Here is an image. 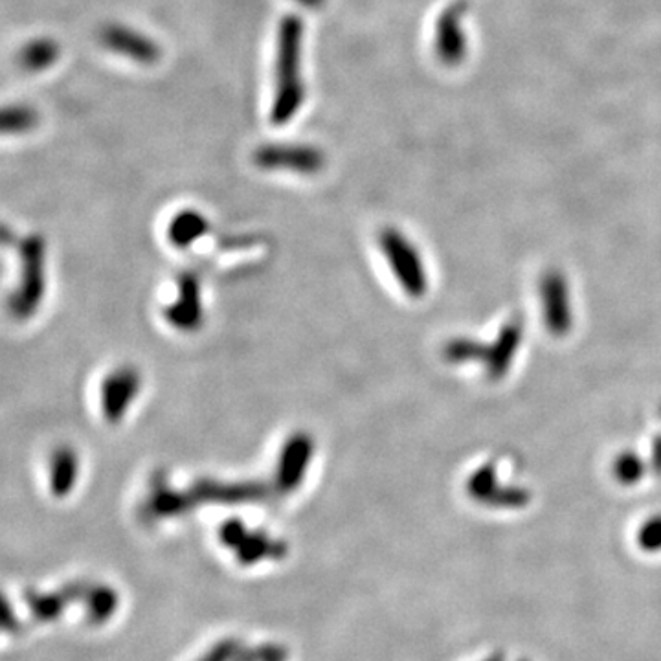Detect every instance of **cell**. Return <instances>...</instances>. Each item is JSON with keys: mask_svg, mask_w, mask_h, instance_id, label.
I'll return each mask as SVG.
<instances>
[{"mask_svg": "<svg viewBox=\"0 0 661 661\" xmlns=\"http://www.w3.org/2000/svg\"><path fill=\"white\" fill-rule=\"evenodd\" d=\"M219 538L226 548L236 553V559L243 566H252L265 559H281L287 553V546L270 538L263 531H250L241 520H228L219 527Z\"/></svg>", "mask_w": 661, "mask_h": 661, "instance_id": "obj_4", "label": "cell"}, {"mask_svg": "<svg viewBox=\"0 0 661 661\" xmlns=\"http://www.w3.org/2000/svg\"><path fill=\"white\" fill-rule=\"evenodd\" d=\"M237 652H239L237 641L225 639V641H219L217 645H213L212 649L208 650L199 661H234Z\"/></svg>", "mask_w": 661, "mask_h": 661, "instance_id": "obj_25", "label": "cell"}, {"mask_svg": "<svg viewBox=\"0 0 661 661\" xmlns=\"http://www.w3.org/2000/svg\"><path fill=\"white\" fill-rule=\"evenodd\" d=\"M296 2L302 4L305 8H311V10H318L325 4V0H296Z\"/></svg>", "mask_w": 661, "mask_h": 661, "instance_id": "obj_28", "label": "cell"}, {"mask_svg": "<svg viewBox=\"0 0 661 661\" xmlns=\"http://www.w3.org/2000/svg\"><path fill=\"white\" fill-rule=\"evenodd\" d=\"M487 346L469 338H456L447 344L445 359L452 364H465V362H485Z\"/></svg>", "mask_w": 661, "mask_h": 661, "instance_id": "obj_22", "label": "cell"}, {"mask_svg": "<svg viewBox=\"0 0 661 661\" xmlns=\"http://www.w3.org/2000/svg\"><path fill=\"white\" fill-rule=\"evenodd\" d=\"M87 583L65 584L56 592H39L30 588L24 592V601L30 608L35 621L39 623H52L63 616L72 601H81L85 594Z\"/></svg>", "mask_w": 661, "mask_h": 661, "instance_id": "obj_14", "label": "cell"}, {"mask_svg": "<svg viewBox=\"0 0 661 661\" xmlns=\"http://www.w3.org/2000/svg\"><path fill=\"white\" fill-rule=\"evenodd\" d=\"M208 219L195 210H184L173 217L168 228L171 245L177 248H188L195 245L204 234H208Z\"/></svg>", "mask_w": 661, "mask_h": 661, "instance_id": "obj_18", "label": "cell"}, {"mask_svg": "<svg viewBox=\"0 0 661 661\" xmlns=\"http://www.w3.org/2000/svg\"><path fill=\"white\" fill-rule=\"evenodd\" d=\"M166 318L169 324L179 331H195L202 325L204 309H202L201 283L193 272L180 274L179 294L175 302L166 307Z\"/></svg>", "mask_w": 661, "mask_h": 661, "instance_id": "obj_13", "label": "cell"}, {"mask_svg": "<svg viewBox=\"0 0 661 661\" xmlns=\"http://www.w3.org/2000/svg\"><path fill=\"white\" fill-rule=\"evenodd\" d=\"M500 487H502V483H498V476H496V469L493 465H483L469 478L467 493L474 502L487 505Z\"/></svg>", "mask_w": 661, "mask_h": 661, "instance_id": "obj_20", "label": "cell"}, {"mask_svg": "<svg viewBox=\"0 0 661 661\" xmlns=\"http://www.w3.org/2000/svg\"><path fill=\"white\" fill-rule=\"evenodd\" d=\"M379 245L401 289L410 298H423L428 291V274L414 243L401 230L386 228L379 236Z\"/></svg>", "mask_w": 661, "mask_h": 661, "instance_id": "obj_3", "label": "cell"}, {"mask_svg": "<svg viewBox=\"0 0 661 661\" xmlns=\"http://www.w3.org/2000/svg\"><path fill=\"white\" fill-rule=\"evenodd\" d=\"M645 474V463L634 452H623L614 461V476L621 485H634Z\"/></svg>", "mask_w": 661, "mask_h": 661, "instance_id": "obj_23", "label": "cell"}, {"mask_svg": "<svg viewBox=\"0 0 661 661\" xmlns=\"http://www.w3.org/2000/svg\"><path fill=\"white\" fill-rule=\"evenodd\" d=\"M522 337H524L522 320L513 318L502 327L493 346H487V357L483 364L487 366V373L491 379H502L509 371L516 357V351L522 344Z\"/></svg>", "mask_w": 661, "mask_h": 661, "instance_id": "obj_15", "label": "cell"}, {"mask_svg": "<svg viewBox=\"0 0 661 661\" xmlns=\"http://www.w3.org/2000/svg\"><path fill=\"white\" fill-rule=\"evenodd\" d=\"M195 505L190 493H180L169 487V483L157 482L153 483V489L144 502L142 507V515L146 518H169V516L184 515L186 511H190L191 507Z\"/></svg>", "mask_w": 661, "mask_h": 661, "instance_id": "obj_16", "label": "cell"}, {"mask_svg": "<svg viewBox=\"0 0 661 661\" xmlns=\"http://www.w3.org/2000/svg\"><path fill=\"white\" fill-rule=\"evenodd\" d=\"M314 456L313 437L305 432L292 434L285 445L281 447L276 465V487L283 494L296 491L303 480L307 469L311 467Z\"/></svg>", "mask_w": 661, "mask_h": 661, "instance_id": "obj_7", "label": "cell"}, {"mask_svg": "<svg viewBox=\"0 0 661 661\" xmlns=\"http://www.w3.org/2000/svg\"><path fill=\"white\" fill-rule=\"evenodd\" d=\"M520 661H529V660H520Z\"/></svg>", "mask_w": 661, "mask_h": 661, "instance_id": "obj_30", "label": "cell"}, {"mask_svg": "<svg viewBox=\"0 0 661 661\" xmlns=\"http://www.w3.org/2000/svg\"><path fill=\"white\" fill-rule=\"evenodd\" d=\"M81 476V456L78 449L63 443L48 454L46 460V483L54 498H67L76 491Z\"/></svg>", "mask_w": 661, "mask_h": 661, "instance_id": "obj_12", "label": "cell"}, {"mask_svg": "<svg viewBox=\"0 0 661 661\" xmlns=\"http://www.w3.org/2000/svg\"><path fill=\"white\" fill-rule=\"evenodd\" d=\"M467 10L465 2H456L437 19L436 24V54L441 63L447 67L460 65L467 52L465 34H463V15Z\"/></svg>", "mask_w": 661, "mask_h": 661, "instance_id": "obj_11", "label": "cell"}, {"mask_svg": "<svg viewBox=\"0 0 661 661\" xmlns=\"http://www.w3.org/2000/svg\"><path fill=\"white\" fill-rule=\"evenodd\" d=\"M21 630V623L13 612L12 603L8 597L0 592V632L6 634H17Z\"/></svg>", "mask_w": 661, "mask_h": 661, "instance_id": "obj_26", "label": "cell"}, {"mask_svg": "<svg viewBox=\"0 0 661 661\" xmlns=\"http://www.w3.org/2000/svg\"><path fill=\"white\" fill-rule=\"evenodd\" d=\"M101 43L114 54L129 57L140 65H157L162 56L160 46L153 39L122 24H111L103 28Z\"/></svg>", "mask_w": 661, "mask_h": 661, "instance_id": "obj_10", "label": "cell"}, {"mask_svg": "<svg viewBox=\"0 0 661 661\" xmlns=\"http://www.w3.org/2000/svg\"><path fill=\"white\" fill-rule=\"evenodd\" d=\"M652 465H654V472L661 474V439H656L654 443V450H652Z\"/></svg>", "mask_w": 661, "mask_h": 661, "instance_id": "obj_27", "label": "cell"}, {"mask_svg": "<svg viewBox=\"0 0 661 661\" xmlns=\"http://www.w3.org/2000/svg\"><path fill=\"white\" fill-rule=\"evenodd\" d=\"M638 546L647 553L661 551V515L652 516L638 531Z\"/></svg>", "mask_w": 661, "mask_h": 661, "instance_id": "obj_24", "label": "cell"}, {"mask_svg": "<svg viewBox=\"0 0 661 661\" xmlns=\"http://www.w3.org/2000/svg\"><path fill=\"white\" fill-rule=\"evenodd\" d=\"M269 489L258 482H219V480H199L190 489L195 504H254L261 502Z\"/></svg>", "mask_w": 661, "mask_h": 661, "instance_id": "obj_9", "label": "cell"}, {"mask_svg": "<svg viewBox=\"0 0 661 661\" xmlns=\"http://www.w3.org/2000/svg\"><path fill=\"white\" fill-rule=\"evenodd\" d=\"M85 616L90 625H103L116 614L120 606V595L109 584L87 583L83 594Z\"/></svg>", "mask_w": 661, "mask_h": 661, "instance_id": "obj_17", "label": "cell"}, {"mask_svg": "<svg viewBox=\"0 0 661 661\" xmlns=\"http://www.w3.org/2000/svg\"><path fill=\"white\" fill-rule=\"evenodd\" d=\"M37 125V114L30 107H2L0 135H23Z\"/></svg>", "mask_w": 661, "mask_h": 661, "instance_id": "obj_21", "label": "cell"}, {"mask_svg": "<svg viewBox=\"0 0 661 661\" xmlns=\"http://www.w3.org/2000/svg\"><path fill=\"white\" fill-rule=\"evenodd\" d=\"M0 248L10 250L17 261V278L6 294L8 316L24 324L41 313L48 296V239L41 232H19L0 219Z\"/></svg>", "mask_w": 661, "mask_h": 661, "instance_id": "obj_1", "label": "cell"}, {"mask_svg": "<svg viewBox=\"0 0 661 661\" xmlns=\"http://www.w3.org/2000/svg\"><path fill=\"white\" fill-rule=\"evenodd\" d=\"M142 390V373L135 366L109 371L100 384L101 415L107 423H120Z\"/></svg>", "mask_w": 661, "mask_h": 661, "instance_id": "obj_5", "label": "cell"}, {"mask_svg": "<svg viewBox=\"0 0 661 661\" xmlns=\"http://www.w3.org/2000/svg\"><path fill=\"white\" fill-rule=\"evenodd\" d=\"M59 52V46L52 39H37L24 46L21 63L28 70H43L56 63Z\"/></svg>", "mask_w": 661, "mask_h": 661, "instance_id": "obj_19", "label": "cell"}, {"mask_svg": "<svg viewBox=\"0 0 661 661\" xmlns=\"http://www.w3.org/2000/svg\"><path fill=\"white\" fill-rule=\"evenodd\" d=\"M303 23L296 15H287L278 30L276 48V90L270 109V122L285 125L302 109L305 85L302 78Z\"/></svg>", "mask_w": 661, "mask_h": 661, "instance_id": "obj_2", "label": "cell"}, {"mask_svg": "<svg viewBox=\"0 0 661 661\" xmlns=\"http://www.w3.org/2000/svg\"><path fill=\"white\" fill-rule=\"evenodd\" d=\"M483 661H505L504 652H494L493 656H489L487 660Z\"/></svg>", "mask_w": 661, "mask_h": 661, "instance_id": "obj_29", "label": "cell"}, {"mask_svg": "<svg viewBox=\"0 0 661 661\" xmlns=\"http://www.w3.org/2000/svg\"><path fill=\"white\" fill-rule=\"evenodd\" d=\"M538 292L549 333L555 337L566 335L572 329V305L566 278L557 270H549L546 276H542Z\"/></svg>", "mask_w": 661, "mask_h": 661, "instance_id": "obj_8", "label": "cell"}, {"mask_svg": "<svg viewBox=\"0 0 661 661\" xmlns=\"http://www.w3.org/2000/svg\"><path fill=\"white\" fill-rule=\"evenodd\" d=\"M256 166L267 171H294L302 175H314L325 166V155L314 146L269 144L254 153Z\"/></svg>", "mask_w": 661, "mask_h": 661, "instance_id": "obj_6", "label": "cell"}]
</instances>
